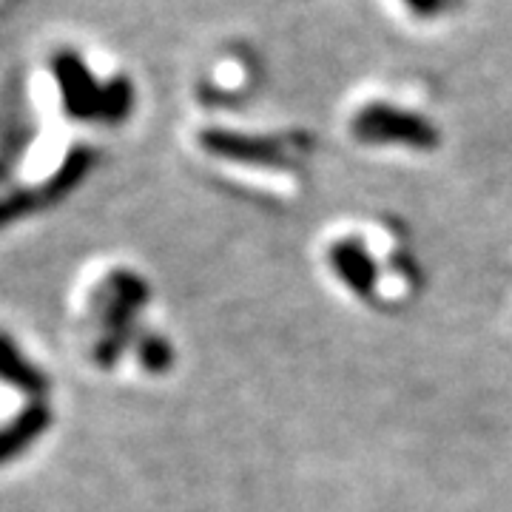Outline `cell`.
Masks as SVG:
<instances>
[{"label":"cell","mask_w":512,"mask_h":512,"mask_svg":"<svg viewBox=\"0 0 512 512\" xmlns=\"http://www.w3.org/2000/svg\"><path fill=\"white\" fill-rule=\"evenodd\" d=\"M359 126L370 137H410V140H427L430 131L421 126L416 117H407L393 109H370L362 114Z\"/></svg>","instance_id":"6da1fadb"},{"label":"cell","mask_w":512,"mask_h":512,"mask_svg":"<svg viewBox=\"0 0 512 512\" xmlns=\"http://www.w3.org/2000/svg\"><path fill=\"white\" fill-rule=\"evenodd\" d=\"M404 6L419 18H436L456 6V0H404Z\"/></svg>","instance_id":"7a4b0ae2"}]
</instances>
